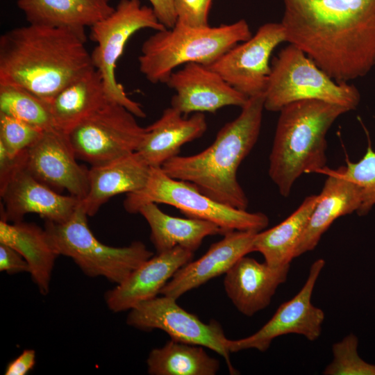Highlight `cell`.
Segmentation results:
<instances>
[{"instance_id": "6da1fadb", "label": "cell", "mask_w": 375, "mask_h": 375, "mask_svg": "<svg viewBox=\"0 0 375 375\" xmlns=\"http://www.w3.org/2000/svg\"><path fill=\"white\" fill-rule=\"evenodd\" d=\"M286 42L337 82L375 67V0H283Z\"/></svg>"}, {"instance_id": "7a4b0ae2", "label": "cell", "mask_w": 375, "mask_h": 375, "mask_svg": "<svg viewBox=\"0 0 375 375\" xmlns=\"http://www.w3.org/2000/svg\"><path fill=\"white\" fill-rule=\"evenodd\" d=\"M86 40L65 28L29 24L0 37V85H13L50 102L94 67Z\"/></svg>"}, {"instance_id": "3957f363", "label": "cell", "mask_w": 375, "mask_h": 375, "mask_svg": "<svg viewBox=\"0 0 375 375\" xmlns=\"http://www.w3.org/2000/svg\"><path fill=\"white\" fill-rule=\"evenodd\" d=\"M264 102V94L249 97L240 115L219 131L208 148L191 156H176L162 164V170L217 201L247 210L248 199L237 172L258 139Z\"/></svg>"}, {"instance_id": "277c9868", "label": "cell", "mask_w": 375, "mask_h": 375, "mask_svg": "<svg viewBox=\"0 0 375 375\" xmlns=\"http://www.w3.org/2000/svg\"><path fill=\"white\" fill-rule=\"evenodd\" d=\"M279 112L269 175L280 194L287 197L303 174L319 173L326 167L327 132L338 117L349 111L334 103L301 100Z\"/></svg>"}, {"instance_id": "5b68a950", "label": "cell", "mask_w": 375, "mask_h": 375, "mask_svg": "<svg viewBox=\"0 0 375 375\" xmlns=\"http://www.w3.org/2000/svg\"><path fill=\"white\" fill-rule=\"evenodd\" d=\"M251 36L243 19L214 27H192L176 22L171 28L156 31L143 42L139 69L151 83H166L177 67L189 62L209 66Z\"/></svg>"}, {"instance_id": "8992f818", "label": "cell", "mask_w": 375, "mask_h": 375, "mask_svg": "<svg viewBox=\"0 0 375 375\" xmlns=\"http://www.w3.org/2000/svg\"><path fill=\"white\" fill-rule=\"evenodd\" d=\"M88 217L80 203L66 222L46 220L44 226L57 253L71 258L85 275L102 276L118 285L153 256V253L140 241L123 247L101 242L90 231Z\"/></svg>"}, {"instance_id": "52a82bcc", "label": "cell", "mask_w": 375, "mask_h": 375, "mask_svg": "<svg viewBox=\"0 0 375 375\" xmlns=\"http://www.w3.org/2000/svg\"><path fill=\"white\" fill-rule=\"evenodd\" d=\"M149 203L172 206L189 218L217 224L225 233L232 231L258 233L269 224L264 213L249 212L217 201L193 184L170 177L161 167H151L145 186L126 194L124 207L130 213H138L140 208Z\"/></svg>"}, {"instance_id": "ba28073f", "label": "cell", "mask_w": 375, "mask_h": 375, "mask_svg": "<svg viewBox=\"0 0 375 375\" xmlns=\"http://www.w3.org/2000/svg\"><path fill=\"white\" fill-rule=\"evenodd\" d=\"M264 96L265 109L272 112H279L288 104L301 100L322 101L350 111L360 101L356 86L335 81L292 44L274 58Z\"/></svg>"}, {"instance_id": "9c48e42d", "label": "cell", "mask_w": 375, "mask_h": 375, "mask_svg": "<svg viewBox=\"0 0 375 375\" xmlns=\"http://www.w3.org/2000/svg\"><path fill=\"white\" fill-rule=\"evenodd\" d=\"M144 28L157 31L167 28L159 22L151 7L142 6L140 0H120L110 15L90 27V34L96 43L90 53L92 65L102 77L108 99L140 118L145 117L146 113L117 82L115 68L128 40Z\"/></svg>"}, {"instance_id": "30bf717a", "label": "cell", "mask_w": 375, "mask_h": 375, "mask_svg": "<svg viewBox=\"0 0 375 375\" xmlns=\"http://www.w3.org/2000/svg\"><path fill=\"white\" fill-rule=\"evenodd\" d=\"M145 133L132 112L108 101L66 134L76 158L92 167L135 152Z\"/></svg>"}, {"instance_id": "8fae6325", "label": "cell", "mask_w": 375, "mask_h": 375, "mask_svg": "<svg viewBox=\"0 0 375 375\" xmlns=\"http://www.w3.org/2000/svg\"><path fill=\"white\" fill-rule=\"evenodd\" d=\"M126 323L143 331L160 329L173 340L210 349L226 360L231 374H236L230 360V340L220 324L203 322L179 306L176 299L163 295L145 301L130 310Z\"/></svg>"}, {"instance_id": "7c38bea8", "label": "cell", "mask_w": 375, "mask_h": 375, "mask_svg": "<svg viewBox=\"0 0 375 375\" xmlns=\"http://www.w3.org/2000/svg\"><path fill=\"white\" fill-rule=\"evenodd\" d=\"M283 42L286 37L282 24L267 23L208 67L248 98L264 94L271 73L270 56Z\"/></svg>"}, {"instance_id": "4fadbf2b", "label": "cell", "mask_w": 375, "mask_h": 375, "mask_svg": "<svg viewBox=\"0 0 375 375\" xmlns=\"http://www.w3.org/2000/svg\"><path fill=\"white\" fill-rule=\"evenodd\" d=\"M324 265V259L315 260L300 291L282 303L257 332L244 338L230 340L231 353L251 349L265 351L275 338L287 334L301 335L310 341L317 340L322 333L325 315L322 309L312 303L311 298Z\"/></svg>"}, {"instance_id": "5bb4252c", "label": "cell", "mask_w": 375, "mask_h": 375, "mask_svg": "<svg viewBox=\"0 0 375 375\" xmlns=\"http://www.w3.org/2000/svg\"><path fill=\"white\" fill-rule=\"evenodd\" d=\"M76 159L67 134L53 128L44 131L27 149L25 169L53 190H65L83 200L89 189V169Z\"/></svg>"}, {"instance_id": "9a60e30c", "label": "cell", "mask_w": 375, "mask_h": 375, "mask_svg": "<svg viewBox=\"0 0 375 375\" xmlns=\"http://www.w3.org/2000/svg\"><path fill=\"white\" fill-rule=\"evenodd\" d=\"M166 84L176 92L171 106L183 115L215 112L228 106L242 107L248 97L208 66L189 62L174 71Z\"/></svg>"}, {"instance_id": "2e32d148", "label": "cell", "mask_w": 375, "mask_h": 375, "mask_svg": "<svg viewBox=\"0 0 375 375\" xmlns=\"http://www.w3.org/2000/svg\"><path fill=\"white\" fill-rule=\"evenodd\" d=\"M1 219L8 222L23 220L28 213H36L56 223L68 220L81 200L62 195L37 180L25 168L19 169L2 186Z\"/></svg>"}, {"instance_id": "e0dca14e", "label": "cell", "mask_w": 375, "mask_h": 375, "mask_svg": "<svg viewBox=\"0 0 375 375\" xmlns=\"http://www.w3.org/2000/svg\"><path fill=\"white\" fill-rule=\"evenodd\" d=\"M194 252L177 246L145 260L122 283L105 294L108 308L114 312L130 310L153 299L174 274L192 260Z\"/></svg>"}, {"instance_id": "ac0fdd59", "label": "cell", "mask_w": 375, "mask_h": 375, "mask_svg": "<svg viewBox=\"0 0 375 375\" xmlns=\"http://www.w3.org/2000/svg\"><path fill=\"white\" fill-rule=\"evenodd\" d=\"M256 233L249 231L226 233L201 258L181 267L160 294L177 300L185 292L226 274L240 258L253 251Z\"/></svg>"}, {"instance_id": "d6986e66", "label": "cell", "mask_w": 375, "mask_h": 375, "mask_svg": "<svg viewBox=\"0 0 375 375\" xmlns=\"http://www.w3.org/2000/svg\"><path fill=\"white\" fill-rule=\"evenodd\" d=\"M290 268V264L272 267L244 256L225 274V292L240 312L251 317L269 305Z\"/></svg>"}, {"instance_id": "ffe728a7", "label": "cell", "mask_w": 375, "mask_h": 375, "mask_svg": "<svg viewBox=\"0 0 375 375\" xmlns=\"http://www.w3.org/2000/svg\"><path fill=\"white\" fill-rule=\"evenodd\" d=\"M327 176L317 203L299 239L295 258L313 250L323 234L338 217L358 212L362 203L360 188L346 178L338 169L325 167L319 172Z\"/></svg>"}, {"instance_id": "44dd1931", "label": "cell", "mask_w": 375, "mask_h": 375, "mask_svg": "<svg viewBox=\"0 0 375 375\" xmlns=\"http://www.w3.org/2000/svg\"><path fill=\"white\" fill-rule=\"evenodd\" d=\"M206 129L203 112H194L190 117L184 118L180 111L170 106L146 128L136 151L150 167H161L167 160L178 156L183 144L199 138Z\"/></svg>"}, {"instance_id": "7402d4cb", "label": "cell", "mask_w": 375, "mask_h": 375, "mask_svg": "<svg viewBox=\"0 0 375 375\" xmlns=\"http://www.w3.org/2000/svg\"><path fill=\"white\" fill-rule=\"evenodd\" d=\"M151 167L137 152L89 169V189L81 206L88 216H94L111 197L142 189Z\"/></svg>"}, {"instance_id": "603a6c76", "label": "cell", "mask_w": 375, "mask_h": 375, "mask_svg": "<svg viewBox=\"0 0 375 375\" xmlns=\"http://www.w3.org/2000/svg\"><path fill=\"white\" fill-rule=\"evenodd\" d=\"M110 0H17L29 24L69 29L86 40L85 28L110 15Z\"/></svg>"}, {"instance_id": "cb8c5ba5", "label": "cell", "mask_w": 375, "mask_h": 375, "mask_svg": "<svg viewBox=\"0 0 375 375\" xmlns=\"http://www.w3.org/2000/svg\"><path fill=\"white\" fill-rule=\"evenodd\" d=\"M0 243L19 252L28 265L31 279L42 295L49 291L50 281L56 258L45 229L22 221L9 223L0 220Z\"/></svg>"}, {"instance_id": "d4e9b609", "label": "cell", "mask_w": 375, "mask_h": 375, "mask_svg": "<svg viewBox=\"0 0 375 375\" xmlns=\"http://www.w3.org/2000/svg\"><path fill=\"white\" fill-rule=\"evenodd\" d=\"M108 101L102 77L92 67L49 102L55 128L67 133Z\"/></svg>"}, {"instance_id": "484cf974", "label": "cell", "mask_w": 375, "mask_h": 375, "mask_svg": "<svg viewBox=\"0 0 375 375\" xmlns=\"http://www.w3.org/2000/svg\"><path fill=\"white\" fill-rule=\"evenodd\" d=\"M141 214L151 228V241L157 253L179 246L195 251L203 239L210 235H224L217 224L199 219L181 218L163 212L155 203L142 206Z\"/></svg>"}, {"instance_id": "4316f807", "label": "cell", "mask_w": 375, "mask_h": 375, "mask_svg": "<svg viewBox=\"0 0 375 375\" xmlns=\"http://www.w3.org/2000/svg\"><path fill=\"white\" fill-rule=\"evenodd\" d=\"M319 194L304 199L298 208L276 226L258 232L253 251L260 253L265 262L272 267L290 264L310 217L317 203Z\"/></svg>"}, {"instance_id": "83f0119b", "label": "cell", "mask_w": 375, "mask_h": 375, "mask_svg": "<svg viewBox=\"0 0 375 375\" xmlns=\"http://www.w3.org/2000/svg\"><path fill=\"white\" fill-rule=\"evenodd\" d=\"M147 365L151 375H215L220 366L203 347L172 339L151 351Z\"/></svg>"}, {"instance_id": "f1b7e54d", "label": "cell", "mask_w": 375, "mask_h": 375, "mask_svg": "<svg viewBox=\"0 0 375 375\" xmlns=\"http://www.w3.org/2000/svg\"><path fill=\"white\" fill-rule=\"evenodd\" d=\"M0 112L42 131L56 128L49 103L22 88L0 85Z\"/></svg>"}, {"instance_id": "f546056e", "label": "cell", "mask_w": 375, "mask_h": 375, "mask_svg": "<svg viewBox=\"0 0 375 375\" xmlns=\"http://www.w3.org/2000/svg\"><path fill=\"white\" fill-rule=\"evenodd\" d=\"M367 147L364 156L358 162L346 159V166H341L338 171L348 180L358 185L362 192V203L357 213L366 215L375 206V151L372 148L368 131Z\"/></svg>"}, {"instance_id": "4dcf8cb0", "label": "cell", "mask_w": 375, "mask_h": 375, "mask_svg": "<svg viewBox=\"0 0 375 375\" xmlns=\"http://www.w3.org/2000/svg\"><path fill=\"white\" fill-rule=\"evenodd\" d=\"M358 339L349 333L332 346L333 360L324 375H375V364L364 360L358 353Z\"/></svg>"}, {"instance_id": "1f68e13d", "label": "cell", "mask_w": 375, "mask_h": 375, "mask_svg": "<svg viewBox=\"0 0 375 375\" xmlns=\"http://www.w3.org/2000/svg\"><path fill=\"white\" fill-rule=\"evenodd\" d=\"M44 131L14 117L0 112V144L11 155L27 150Z\"/></svg>"}, {"instance_id": "d6a6232c", "label": "cell", "mask_w": 375, "mask_h": 375, "mask_svg": "<svg viewBox=\"0 0 375 375\" xmlns=\"http://www.w3.org/2000/svg\"><path fill=\"white\" fill-rule=\"evenodd\" d=\"M212 0H174L176 22L192 26L205 27Z\"/></svg>"}, {"instance_id": "836d02e7", "label": "cell", "mask_w": 375, "mask_h": 375, "mask_svg": "<svg viewBox=\"0 0 375 375\" xmlns=\"http://www.w3.org/2000/svg\"><path fill=\"white\" fill-rule=\"evenodd\" d=\"M27 150L11 155L0 144V186L3 185L19 169L25 168Z\"/></svg>"}, {"instance_id": "e575fe53", "label": "cell", "mask_w": 375, "mask_h": 375, "mask_svg": "<svg viewBox=\"0 0 375 375\" xmlns=\"http://www.w3.org/2000/svg\"><path fill=\"white\" fill-rule=\"evenodd\" d=\"M0 271L14 274L28 272L29 267L19 252L7 244L0 243Z\"/></svg>"}, {"instance_id": "d590c367", "label": "cell", "mask_w": 375, "mask_h": 375, "mask_svg": "<svg viewBox=\"0 0 375 375\" xmlns=\"http://www.w3.org/2000/svg\"><path fill=\"white\" fill-rule=\"evenodd\" d=\"M35 351L25 349L16 358L10 362L6 369V375H25L35 364Z\"/></svg>"}, {"instance_id": "8d00e7d4", "label": "cell", "mask_w": 375, "mask_h": 375, "mask_svg": "<svg viewBox=\"0 0 375 375\" xmlns=\"http://www.w3.org/2000/svg\"><path fill=\"white\" fill-rule=\"evenodd\" d=\"M159 22L167 28H172L177 19L174 0H149Z\"/></svg>"}]
</instances>
